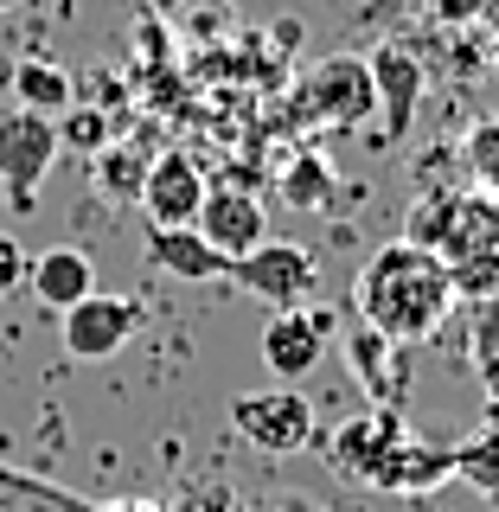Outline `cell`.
Instances as JSON below:
<instances>
[{
    "label": "cell",
    "mask_w": 499,
    "mask_h": 512,
    "mask_svg": "<svg viewBox=\"0 0 499 512\" xmlns=\"http://www.w3.org/2000/svg\"><path fill=\"white\" fill-rule=\"evenodd\" d=\"M301 109L327 128H359L372 122L378 109V90H372V71L365 58H320L308 77H301Z\"/></svg>",
    "instance_id": "obj_7"
},
{
    "label": "cell",
    "mask_w": 499,
    "mask_h": 512,
    "mask_svg": "<svg viewBox=\"0 0 499 512\" xmlns=\"http://www.w3.org/2000/svg\"><path fill=\"white\" fill-rule=\"evenodd\" d=\"M96 180H103V192H116L122 205H135L141 180H148V154L141 148H103L96 154Z\"/></svg>",
    "instance_id": "obj_23"
},
{
    "label": "cell",
    "mask_w": 499,
    "mask_h": 512,
    "mask_svg": "<svg viewBox=\"0 0 499 512\" xmlns=\"http://www.w3.org/2000/svg\"><path fill=\"white\" fill-rule=\"evenodd\" d=\"M26 288L39 295V308H77L84 295H96V269H90V256L84 250H71V244H52V250H32V269H26Z\"/></svg>",
    "instance_id": "obj_14"
},
{
    "label": "cell",
    "mask_w": 499,
    "mask_h": 512,
    "mask_svg": "<svg viewBox=\"0 0 499 512\" xmlns=\"http://www.w3.org/2000/svg\"><path fill=\"white\" fill-rule=\"evenodd\" d=\"M231 282L250 288V295L269 301V308H301V301L320 288V263H314V250H301V244L263 237L250 256H237V263H231Z\"/></svg>",
    "instance_id": "obj_5"
},
{
    "label": "cell",
    "mask_w": 499,
    "mask_h": 512,
    "mask_svg": "<svg viewBox=\"0 0 499 512\" xmlns=\"http://www.w3.org/2000/svg\"><path fill=\"white\" fill-rule=\"evenodd\" d=\"M461 167H468V180L480 192L499 199V116H480L468 135H461Z\"/></svg>",
    "instance_id": "obj_21"
},
{
    "label": "cell",
    "mask_w": 499,
    "mask_h": 512,
    "mask_svg": "<svg viewBox=\"0 0 499 512\" xmlns=\"http://www.w3.org/2000/svg\"><path fill=\"white\" fill-rule=\"evenodd\" d=\"M0 512H90V500L45 474H26V468L0 461Z\"/></svg>",
    "instance_id": "obj_18"
},
{
    "label": "cell",
    "mask_w": 499,
    "mask_h": 512,
    "mask_svg": "<svg viewBox=\"0 0 499 512\" xmlns=\"http://www.w3.org/2000/svg\"><path fill=\"white\" fill-rule=\"evenodd\" d=\"M474 378L499 410V301H474Z\"/></svg>",
    "instance_id": "obj_22"
},
{
    "label": "cell",
    "mask_w": 499,
    "mask_h": 512,
    "mask_svg": "<svg viewBox=\"0 0 499 512\" xmlns=\"http://www.w3.org/2000/svg\"><path fill=\"white\" fill-rule=\"evenodd\" d=\"M231 429L263 455H301L314 442V404L295 391V384H276V391H244L231 397Z\"/></svg>",
    "instance_id": "obj_4"
},
{
    "label": "cell",
    "mask_w": 499,
    "mask_h": 512,
    "mask_svg": "<svg viewBox=\"0 0 499 512\" xmlns=\"http://www.w3.org/2000/svg\"><path fill=\"white\" fill-rule=\"evenodd\" d=\"M327 340H333V320L320 308H276L269 327H263V340H256V352H263L269 378L301 384L320 359H327Z\"/></svg>",
    "instance_id": "obj_10"
},
{
    "label": "cell",
    "mask_w": 499,
    "mask_h": 512,
    "mask_svg": "<svg viewBox=\"0 0 499 512\" xmlns=\"http://www.w3.org/2000/svg\"><path fill=\"white\" fill-rule=\"evenodd\" d=\"M404 237L442 256L461 301H499V199L493 192H480V186L416 192Z\"/></svg>",
    "instance_id": "obj_2"
},
{
    "label": "cell",
    "mask_w": 499,
    "mask_h": 512,
    "mask_svg": "<svg viewBox=\"0 0 499 512\" xmlns=\"http://www.w3.org/2000/svg\"><path fill=\"white\" fill-rule=\"evenodd\" d=\"M404 436H410L404 410L365 404L359 416H346V423L327 436V468L340 474V480H359V487H372V474L384 468V455H391Z\"/></svg>",
    "instance_id": "obj_8"
},
{
    "label": "cell",
    "mask_w": 499,
    "mask_h": 512,
    "mask_svg": "<svg viewBox=\"0 0 499 512\" xmlns=\"http://www.w3.org/2000/svg\"><path fill=\"white\" fill-rule=\"evenodd\" d=\"M205 192H212V180L199 173V160L180 154V148H167V154L148 160V180H141L135 205L148 212V231H180V224L199 218Z\"/></svg>",
    "instance_id": "obj_9"
},
{
    "label": "cell",
    "mask_w": 499,
    "mask_h": 512,
    "mask_svg": "<svg viewBox=\"0 0 499 512\" xmlns=\"http://www.w3.org/2000/svg\"><path fill=\"white\" fill-rule=\"evenodd\" d=\"M192 231H199L224 263H237V256H250L269 237V212H263V199L244 192V186H212L205 205H199V218H192Z\"/></svg>",
    "instance_id": "obj_11"
},
{
    "label": "cell",
    "mask_w": 499,
    "mask_h": 512,
    "mask_svg": "<svg viewBox=\"0 0 499 512\" xmlns=\"http://www.w3.org/2000/svg\"><path fill=\"white\" fill-rule=\"evenodd\" d=\"M26 269H32V250L20 244V237L0 231V301H13L26 288Z\"/></svg>",
    "instance_id": "obj_25"
},
{
    "label": "cell",
    "mask_w": 499,
    "mask_h": 512,
    "mask_svg": "<svg viewBox=\"0 0 499 512\" xmlns=\"http://www.w3.org/2000/svg\"><path fill=\"white\" fill-rule=\"evenodd\" d=\"M58 122L32 116V109H0V186H7L13 212H32V192L45 186L58 160Z\"/></svg>",
    "instance_id": "obj_3"
},
{
    "label": "cell",
    "mask_w": 499,
    "mask_h": 512,
    "mask_svg": "<svg viewBox=\"0 0 499 512\" xmlns=\"http://www.w3.org/2000/svg\"><path fill=\"white\" fill-rule=\"evenodd\" d=\"M282 199L295 205V212H327L333 205V167L320 154H301L295 167L282 173Z\"/></svg>",
    "instance_id": "obj_20"
},
{
    "label": "cell",
    "mask_w": 499,
    "mask_h": 512,
    "mask_svg": "<svg viewBox=\"0 0 499 512\" xmlns=\"http://www.w3.org/2000/svg\"><path fill=\"white\" fill-rule=\"evenodd\" d=\"M7 84H13V109H32V116H52V122L77 103L71 71H64V64H52V58H20Z\"/></svg>",
    "instance_id": "obj_17"
},
{
    "label": "cell",
    "mask_w": 499,
    "mask_h": 512,
    "mask_svg": "<svg viewBox=\"0 0 499 512\" xmlns=\"http://www.w3.org/2000/svg\"><path fill=\"white\" fill-rule=\"evenodd\" d=\"M148 256H154V269H167V276H180V282H224L231 276V263H224L192 224H180V231H148Z\"/></svg>",
    "instance_id": "obj_16"
},
{
    "label": "cell",
    "mask_w": 499,
    "mask_h": 512,
    "mask_svg": "<svg viewBox=\"0 0 499 512\" xmlns=\"http://www.w3.org/2000/svg\"><path fill=\"white\" fill-rule=\"evenodd\" d=\"M90 512H173V506H160V500H109V506H90Z\"/></svg>",
    "instance_id": "obj_26"
},
{
    "label": "cell",
    "mask_w": 499,
    "mask_h": 512,
    "mask_svg": "<svg viewBox=\"0 0 499 512\" xmlns=\"http://www.w3.org/2000/svg\"><path fill=\"white\" fill-rule=\"evenodd\" d=\"M455 480V442H423V436H404L384 455V468L372 474V493H391V500H423Z\"/></svg>",
    "instance_id": "obj_12"
},
{
    "label": "cell",
    "mask_w": 499,
    "mask_h": 512,
    "mask_svg": "<svg viewBox=\"0 0 499 512\" xmlns=\"http://www.w3.org/2000/svg\"><path fill=\"white\" fill-rule=\"evenodd\" d=\"M455 282H448L442 256L410 244V237H391L359 263L352 276V314L372 333H384L391 346H423L442 333V320L455 314Z\"/></svg>",
    "instance_id": "obj_1"
},
{
    "label": "cell",
    "mask_w": 499,
    "mask_h": 512,
    "mask_svg": "<svg viewBox=\"0 0 499 512\" xmlns=\"http://www.w3.org/2000/svg\"><path fill=\"white\" fill-rule=\"evenodd\" d=\"M455 480H468L480 500L499 512V410L474 429L468 442H455Z\"/></svg>",
    "instance_id": "obj_19"
},
{
    "label": "cell",
    "mask_w": 499,
    "mask_h": 512,
    "mask_svg": "<svg viewBox=\"0 0 499 512\" xmlns=\"http://www.w3.org/2000/svg\"><path fill=\"white\" fill-rule=\"evenodd\" d=\"M58 148H77V154H103L109 148V116H103V109H84V103H71V109H64V116H58Z\"/></svg>",
    "instance_id": "obj_24"
},
{
    "label": "cell",
    "mask_w": 499,
    "mask_h": 512,
    "mask_svg": "<svg viewBox=\"0 0 499 512\" xmlns=\"http://www.w3.org/2000/svg\"><path fill=\"white\" fill-rule=\"evenodd\" d=\"M397 352L404 346H391L384 333H372L365 320H352L346 327V359H352V378L365 384V397L384 410H397L404 404V365H397Z\"/></svg>",
    "instance_id": "obj_15"
},
{
    "label": "cell",
    "mask_w": 499,
    "mask_h": 512,
    "mask_svg": "<svg viewBox=\"0 0 499 512\" xmlns=\"http://www.w3.org/2000/svg\"><path fill=\"white\" fill-rule=\"evenodd\" d=\"M13 7H20V0H0V13H13Z\"/></svg>",
    "instance_id": "obj_27"
},
{
    "label": "cell",
    "mask_w": 499,
    "mask_h": 512,
    "mask_svg": "<svg viewBox=\"0 0 499 512\" xmlns=\"http://www.w3.org/2000/svg\"><path fill=\"white\" fill-rule=\"evenodd\" d=\"M365 71H372V90H378V109H384V135H404L416 122V103H423L429 77H423V58L404 52V45H378L372 58H365Z\"/></svg>",
    "instance_id": "obj_13"
},
{
    "label": "cell",
    "mask_w": 499,
    "mask_h": 512,
    "mask_svg": "<svg viewBox=\"0 0 499 512\" xmlns=\"http://www.w3.org/2000/svg\"><path fill=\"white\" fill-rule=\"evenodd\" d=\"M141 333V301L128 295H84L77 308L58 314V340L77 365H103Z\"/></svg>",
    "instance_id": "obj_6"
}]
</instances>
